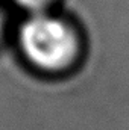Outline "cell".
Returning <instances> with one entry per match:
<instances>
[{
    "label": "cell",
    "mask_w": 129,
    "mask_h": 130,
    "mask_svg": "<svg viewBox=\"0 0 129 130\" xmlns=\"http://www.w3.org/2000/svg\"><path fill=\"white\" fill-rule=\"evenodd\" d=\"M20 41L28 58L47 70L65 67L78 48L76 36L64 21L43 14L33 15L21 26Z\"/></svg>",
    "instance_id": "1"
},
{
    "label": "cell",
    "mask_w": 129,
    "mask_h": 130,
    "mask_svg": "<svg viewBox=\"0 0 129 130\" xmlns=\"http://www.w3.org/2000/svg\"><path fill=\"white\" fill-rule=\"evenodd\" d=\"M17 2L31 11H38V9H43L44 6H47L50 0H17Z\"/></svg>",
    "instance_id": "2"
}]
</instances>
